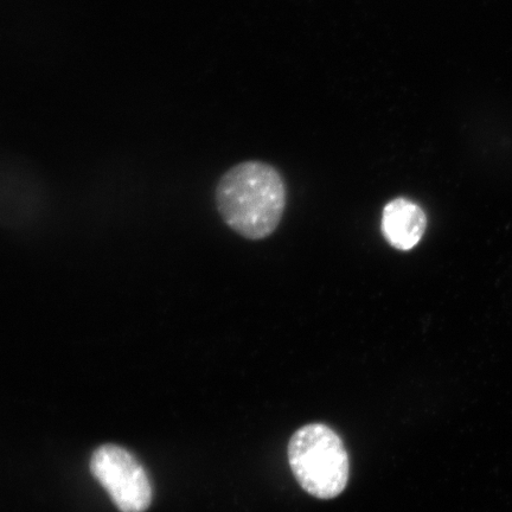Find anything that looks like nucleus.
I'll list each match as a JSON object with an SVG mask.
<instances>
[{
	"instance_id": "nucleus-1",
	"label": "nucleus",
	"mask_w": 512,
	"mask_h": 512,
	"mask_svg": "<svg viewBox=\"0 0 512 512\" xmlns=\"http://www.w3.org/2000/svg\"><path fill=\"white\" fill-rule=\"evenodd\" d=\"M283 176L271 164L248 160L233 166L216 188V206L224 223L242 238L262 240L279 227L286 208Z\"/></svg>"
},
{
	"instance_id": "nucleus-2",
	"label": "nucleus",
	"mask_w": 512,
	"mask_h": 512,
	"mask_svg": "<svg viewBox=\"0 0 512 512\" xmlns=\"http://www.w3.org/2000/svg\"><path fill=\"white\" fill-rule=\"evenodd\" d=\"M288 463L307 494L332 499L347 488L350 460L341 437L322 424L306 425L292 435Z\"/></svg>"
},
{
	"instance_id": "nucleus-3",
	"label": "nucleus",
	"mask_w": 512,
	"mask_h": 512,
	"mask_svg": "<svg viewBox=\"0 0 512 512\" xmlns=\"http://www.w3.org/2000/svg\"><path fill=\"white\" fill-rule=\"evenodd\" d=\"M91 471L121 512H144L152 502V484L136 457L117 445L98 448Z\"/></svg>"
},
{
	"instance_id": "nucleus-4",
	"label": "nucleus",
	"mask_w": 512,
	"mask_h": 512,
	"mask_svg": "<svg viewBox=\"0 0 512 512\" xmlns=\"http://www.w3.org/2000/svg\"><path fill=\"white\" fill-rule=\"evenodd\" d=\"M427 228L425 211L408 198L399 197L387 203L381 220L384 239L395 249L407 252L419 245Z\"/></svg>"
}]
</instances>
